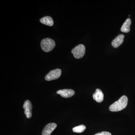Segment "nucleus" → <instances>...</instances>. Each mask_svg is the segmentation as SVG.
Instances as JSON below:
<instances>
[{
  "label": "nucleus",
  "mask_w": 135,
  "mask_h": 135,
  "mask_svg": "<svg viewBox=\"0 0 135 135\" xmlns=\"http://www.w3.org/2000/svg\"><path fill=\"white\" fill-rule=\"evenodd\" d=\"M131 24V20L130 18H127L122 25L121 28L120 30L121 32L124 33H128L130 31V27Z\"/></svg>",
  "instance_id": "obj_10"
},
{
  "label": "nucleus",
  "mask_w": 135,
  "mask_h": 135,
  "mask_svg": "<svg viewBox=\"0 0 135 135\" xmlns=\"http://www.w3.org/2000/svg\"><path fill=\"white\" fill-rule=\"evenodd\" d=\"M85 46L82 44H79L73 49L71 53L76 59H80L84 56L85 53Z\"/></svg>",
  "instance_id": "obj_3"
},
{
  "label": "nucleus",
  "mask_w": 135,
  "mask_h": 135,
  "mask_svg": "<svg viewBox=\"0 0 135 135\" xmlns=\"http://www.w3.org/2000/svg\"><path fill=\"white\" fill-rule=\"evenodd\" d=\"M56 44L53 40L50 38L44 39L41 42L42 49L46 52H49L55 48Z\"/></svg>",
  "instance_id": "obj_2"
},
{
  "label": "nucleus",
  "mask_w": 135,
  "mask_h": 135,
  "mask_svg": "<svg viewBox=\"0 0 135 135\" xmlns=\"http://www.w3.org/2000/svg\"><path fill=\"white\" fill-rule=\"evenodd\" d=\"M86 129V126L83 125H81L73 128V131L74 133H81L84 132Z\"/></svg>",
  "instance_id": "obj_12"
},
{
  "label": "nucleus",
  "mask_w": 135,
  "mask_h": 135,
  "mask_svg": "<svg viewBox=\"0 0 135 135\" xmlns=\"http://www.w3.org/2000/svg\"><path fill=\"white\" fill-rule=\"evenodd\" d=\"M128 98L126 96L123 95L118 101L114 102L109 107V110L113 112L121 111L126 108L127 105Z\"/></svg>",
  "instance_id": "obj_1"
},
{
  "label": "nucleus",
  "mask_w": 135,
  "mask_h": 135,
  "mask_svg": "<svg viewBox=\"0 0 135 135\" xmlns=\"http://www.w3.org/2000/svg\"><path fill=\"white\" fill-rule=\"evenodd\" d=\"M57 127V124L55 123H51L47 124L42 131V135H50Z\"/></svg>",
  "instance_id": "obj_6"
},
{
  "label": "nucleus",
  "mask_w": 135,
  "mask_h": 135,
  "mask_svg": "<svg viewBox=\"0 0 135 135\" xmlns=\"http://www.w3.org/2000/svg\"><path fill=\"white\" fill-rule=\"evenodd\" d=\"M95 135H112V134L109 132L103 131V132H102L101 133H97Z\"/></svg>",
  "instance_id": "obj_13"
},
{
  "label": "nucleus",
  "mask_w": 135,
  "mask_h": 135,
  "mask_svg": "<svg viewBox=\"0 0 135 135\" xmlns=\"http://www.w3.org/2000/svg\"><path fill=\"white\" fill-rule=\"evenodd\" d=\"M41 23L48 26H51L54 24V22L52 18L50 16H46L42 17L40 20Z\"/></svg>",
  "instance_id": "obj_11"
},
{
  "label": "nucleus",
  "mask_w": 135,
  "mask_h": 135,
  "mask_svg": "<svg viewBox=\"0 0 135 135\" xmlns=\"http://www.w3.org/2000/svg\"><path fill=\"white\" fill-rule=\"evenodd\" d=\"M23 108L25 109V114L26 118L30 119L32 116V105L31 102L29 100L25 101Z\"/></svg>",
  "instance_id": "obj_5"
},
{
  "label": "nucleus",
  "mask_w": 135,
  "mask_h": 135,
  "mask_svg": "<svg viewBox=\"0 0 135 135\" xmlns=\"http://www.w3.org/2000/svg\"><path fill=\"white\" fill-rule=\"evenodd\" d=\"M93 98L98 103H100L104 100V95L102 90L99 89H97L93 95Z\"/></svg>",
  "instance_id": "obj_9"
},
{
  "label": "nucleus",
  "mask_w": 135,
  "mask_h": 135,
  "mask_svg": "<svg viewBox=\"0 0 135 135\" xmlns=\"http://www.w3.org/2000/svg\"><path fill=\"white\" fill-rule=\"evenodd\" d=\"M62 73V71L60 69H56L51 70L46 75L45 79L47 81L56 80L60 77Z\"/></svg>",
  "instance_id": "obj_4"
},
{
  "label": "nucleus",
  "mask_w": 135,
  "mask_h": 135,
  "mask_svg": "<svg viewBox=\"0 0 135 135\" xmlns=\"http://www.w3.org/2000/svg\"><path fill=\"white\" fill-rule=\"evenodd\" d=\"M57 94L60 95L64 98H68L73 96L75 94L74 90L71 89L59 90L57 91Z\"/></svg>",
  "instance_id": "obj_7"
},
{
  "label": "nucleus",
  "mask_w": 135,
  "mask_h": 135,
  "mask_svg": "<svg viewBox=\"0 0 135 135\" xmlns=\"http://www.w3.org/2000/svg\"><path fill=\"white\" fill-rule=\"evenodd\" d=\"M124 35L120 34L116 37L112 42V45L115 48H117L123 43L124 40Z\"/></svg>",
  "instance_id": "obj_8"
}]
</instances>
